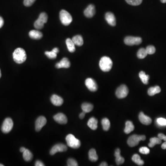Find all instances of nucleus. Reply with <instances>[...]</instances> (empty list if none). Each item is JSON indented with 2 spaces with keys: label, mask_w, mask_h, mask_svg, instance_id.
<instances>
[{
  "label": "nucleus",
  "mask_w": 166,
  "mask_h": 166,
  "mask_svg": "<svg viewBox=\"0 0 166 166\" xmlns=\"http://www.w3.org/2000/svg\"><path fill=\"white\" fill-rule=\"evenodd\" d=\"M139 120L143 124L149 125L152 122V120L150 118L144 114L143 112H140L139 114Z\"/></svg>",
  "instance_id": "obj_15"
},
{
  "label": "nucleus",
  "mask_w": 166,
  "mask_h": 166,
  "mask_svg": "<svg viewBox=\"0 0 166 166\" xmlns=\"http://www.w3.org/2000/svg\"><path fill=\"white\" fill-rule=\"evenodd\" d=\"M161 91V89L159 86H155L149 88L148 90V94L150 96H153L155 95L160 93Z\"/></svg>",
  "instance_id": "obj_22"
},
{
  "label": "nucleus",
  "mask_w": 166,
  "mask_h": 166,
  "mask_svg": "<svg viewBox=\"0 0 166 166\" xmlns=\"http://www.w3.org/2000/svg\"><path fill=\"white\" fill-rule=\"evenodd\" d=\"M36 0H24V4L26 7H30L33 5Z\"/></svg>",
  "instance_id": "obj_41"
},
{
  "label": "nucleus",
  "mask_w": 166,
  "mask_h": 166,
  "mask_svg": "<svg viewBox=\"0 0 166 166\" xmlns=\"http://www.w3.org/2000/svg\"><path fill=\"white\" fill-rule=\"evenodd\" d=\"M85 84L88 89L92 92L96 91L98 89L97 84L96 81L92 79H87L85 80Z\"/></svg>",
  "instance_id": "obj_10"
},
{
  "label": "nucleus",
  "mask_w": 166,
  "mask_h": 166,
  "mask_svg": "<svg viewBox=\"0 0 166 166\" xmlns=\"http://www.w3.org/2000/svg\"><path fill=\"white\" fill-rule=\"evenodd\" d=\"M100 166H107V163L106 162H102V163H101Z\"/></svg>",
  "instance_id": "obj_47"
},
{
  "label": "nucleus",
  "mask_w": 166,
  "mask_h": 166,
  "mask_svg": "<svg viewBox=\"0 0 166 166\" xmlns=\"http://www.w3.org/2000/svg\"><path fill=\"white\" fill-rule=\"evenodd\" d=\"M132 160L139 166H143L144 164V161L141 160L140 156L138 154H134L132 157Z\"/></svg>",
  "instance_id": "obj_29"
},
{
  "label": "nucleus",
  "mask_w": 166,
  "mask_h": 166,
  "mask_svg": "<svg viewBox=\"0 0 166 166\" xmlns=\"http://www.w3.org/2000/svg\"><path fill=\"white\" fill-rule=\"evenodd\" d=\"M67 145L69 147L73 149H78L81 145L80 140L75 138L72 134L67 135L66 138Z\"/></svg>",
  "instance_id": "obj_3"
},
{
  "label": "nucleus",
  "mask_w": 166,
  "mask_h": 166,
  "mask_svg": "<svg viewBox=\"0 0 166 166\" xmlns=\"http://www.w3.org/2000/svg\"><path fill=\"white\" fill-rule=\"evenodd\" d=\"M139 151L140 153H141V154H145V155L149 154L150 152V150L146 147H141V148H140Z\"/></svg>",
  "instance_id": "obj_39"
},
{
  "label": "nucleus",
  "mask_w": 166,
  "mask_h": 166,
  "mask_svg": "<svg viewBox=\"0 0 166 166\" xmlns=\"http://www.w3.org/2000/svg\"><path fill=\"white\" fill-rule=\"evenodd\" d=\"M158 138L160 139L163 140L165 141H166V136L162 133H159L158 135Z\"/></svg>",
  "instance_id": "obj_42"
},
{
  "label": "nucleus",
  "mask_w": 166,
  "mask_h": 166,
  "mask_svg": "<svg viewBox=\"0 0 166 166\" xmlns=\"http://www.w3.org/2000/svg\"><path fill=\"white\" fill-rule=\"evenodd\" d=\"M81 107L83 111L87 113L90 112L93 110V105L91 103L85 102L82 104Z\"/></svg>",
  "instance_id": "obj_27"
},
{
  "label": "nucleus",
  "mask_w": 166,
  "mask_h": 166,
  "mask_svg": "<svg viewBox=\"0 0 166 166\" xmlns=\"http://www.w3.org/2000/svg\"><path fill=\"white\" fill-rule=\"evenodd\" d=\"M13 126V123L12 120L10 118H7L4 120L2 127L1 131L4 133H7L11 131Z\"/></svg>",
  "instance_id": "obj_6"
},
{
  "label": "nucleus",
  "mask_w": 166,
  "mask_h": 166,
  "mask_svg": "<svg viewBox=\"0 0 166 166\" xmlns=\"http://www.w3.org/2000/svg\"><path fill=\"white\" fill-rule=\"evenodd\" d=\"M162 140L160 139L159 138L154 137V138H150V142L149 144V146L150 148H152L155 146V145H158L161 144Z\"/></svg>",
  "instance_id": "obj_30"
},
{
  "label": "nucleus",
  "mask_w": 166,
  "mask_h": 166,
  "mask_svg": "<svg viewBox=\"0 0 166 166\" xmlns=\"http://www.w3.org/2000/svg\"><path fill=\"white\" fill-rule=\"evenodd\" d=\"M105 19L108 24L114 27L116 25V19L112 13L107 12L105 14Z\"/></svg>",
  "instance_id": "obj_16"
},
{
  "label": "nucleus",
  "mask_w": 166,
  "mask_h": 166,
  "mask_svg": "<svg viewBox=\"0 0 166 166\" xmlns=\"http://www.w3.org/2000/svg\"><path fill=\"white\" fill-rule=\"evenodd\" d=\"M162 148L163 150L166 149V141H165V142L162 144Z\"/></svg>",
  "instance_id": "obj_46"
},
{
  "label": "nucleus",
  "mask_w": 166,
  "mask_h": 166,
  "mask_svg": "<svg viewBox=\"0 0 166 166\" xmlns=\"http://www.w3.org/2000/svg\"><path fill=\"white\" fill-rule=\"evenodd\" d=\"M98 121L94 117H91L90 119L87 123V125L90 129L93 130H95L97 128Z\"/></svg>",
  "instance_id": "obj_20"
},
{
  "label": "nucleus",
  "mask_w": 166,
  "mask_h": 166,
  "mask_svg": "<svg viewBox=\"0 0 166 166\" xmlns=\"http://www.w3.org/2000/svg\"><path fill=\"white\" fill-rule=\"evenodd\" d=\"M139 77L144 84H148L149 79H150L149 75H146L144 71H141L139 73Z\"/></svg>",
  "instance_id": "obj_26"
},
{
  "label": "nucleus",
  "mask_w": 166,
  "mask_h": 166,
  "mask_svg": "<svg viewBox=\"0 0 166 166\" xmlns=\"http://www.w3.org/2000/svg\"><path fill=\"white\" fill-rule=\"evenodd\" d=\"M44 24L42 23L41 22L39 21L38 19L36 20V21L35 22L34 24V25L35 28L37 29H41L43 28L44 27Z\"/></svg>",
  "instance_id": "obj_37"
},
{
  "label": "nucleus",
  "mask_w": 166,
  "mask_h": 166,
  "mask_svg": "<svg viewBox=\"0 0 166 166\" xmlns=\"http://www.w3.org/2000/svg\"><path fill=\"white\" fill-rule=\"evenodd\" d=\"M0 166H4V165L2 164H0Z\"/></svg>",
  "instance_id": "obj_51"
},
{
  "label": "nucleus",
  "mask_w": 166,
  "mask_h": 166,
  "mask_svg": "<svg viewBox=\"0 0 166 166\" xmlns=\"http://www.w3.org/2000/svg\"><path fill=\"white\" fill-rule=\"evenodd\" d=\"M112 66V61L108 57H102L100 61L99 67L103 72H109L111 69Z\"/></svg>",
  "instance_id": "obj_2"
},
{
  "label": "nucleus",
  "mask_w": 166,
  "mask_h": 166,
  "mask_svg": "<svg viewBox=\"0 0 166 166\" xmlns=\"http://www.w3.org/2000/svg\"><path fill=\"white\" fill-rule=\"evenodd\" d=\"M146 139V136L145 135H133L128 139L127 144L130 147H134L139 145L140 141H144Z\"/></svg>",
  "instance_id": "obj_4"
},
{
  "label": "nucleus",
  "mask_w": 166,
  "mask_h": 166,
  "mask_svg": "<svg viewBox=\"0 0 166 166\" xmlns=\"http://www.w3.org/2000/svg\"><path fill=\"white\" fill-rule=\"evenodd\" d=\"M60 19L62 23L65 26L69 25L73 21L71 14L65 10H62L60 11Z\"/></svg>",
  "instance_id": "obj_5"
},
{
  "label": "nucleus",
  "mask_w": 166,
  "mask_h": 166,
  "mask_svg": "<svg viewBox=\"0 0 166 166\" xmlns=\"http://www.w3.org/2000/svg\"><path fill=\"white\" fill-rule=\"evenodd\" d=\"M48 19V15L44 12L42 13H40L39 18L38 19H39V20L41 22L44 24L47 22Z\"/></svg>",
  "instance_id": "obj_33"
},
{
  "label": "nucleus",
  "mask_w": 166,
  "mask_h": 166,
  "mask_svg": "<svg viewBox=\"0 0 166 166\" xmlns=\"http://www.w3.org/2000/svg\"><path fill=\"white\" fill-rule=\"evenodd\" d=\"M72 40L75 44V45L78 46H81L84 44L83 38L80 35L75 36L73 38Z\"/></svg>",
  "instance_id": "obj_25"
},
{
  "label": "nucleus",
  "mask_w": 166,
  "mask_h": 166,
  "mask_svg": "<svg viewBox=\"0 0 166 166\" xmlns=\"http://www.w3.org/2000/svg\"><path fill=\"white\" fill-rule=\"evenodd\" d=\"M50 100L52 104L56 106H60L63 103V99L62 98L56 94L52 96Z\"/></svg>",
  "instance_id": "obj_17"
},
{
  "label": "nucleus",
  "mask_w": 166,
  "mask_h": 166,
  "mask_svg": "<svg viewBox=\"0 0 166 166\" xmlns=\"http://www.w3.org/2000/svg\"><path fill=\"white\" fill-rule=\"evenodd\" d=\"M13 56L14 62L17 64H22L27 60V54L22 48L16 49L13 52Z\"/></svg>",
  "instance_id": "obj_1"
},
{
  "label": "nucleus",
  "mask_w": 166,
  "mask_h": 166,
  "mask_svg": "<svg viewBox=\"0 0 166 166\" xmlns=\"http://www.w3.org/2000/svg\"><path fill=\"white\" fill-rule=\"evenodd\" d=\"M29 36L33 39H40L43 37V33L38 30H32L29 33Z\"/></svg>",
  "instance_id": "obj_18"
},
{
  "label": "nucleus",
  "mask_w": 166,
  "mask_h": 166,
  "mask_svg": "<svg viewBox=\"0 0 166 166\" xmlns=\"http://www.w3.org/2000/svg\"><path fill=\"white\" fill-rule=\"evenodd\" d=\"M145 49H146L147 54H149V55H152V54H154L156 52V48L153 45L148 46Z\"/></svg>",
  "instance_id": "obj_36"
},
{
  "label": "nucleus",
  "mask_w": 166,
  "mask_h": 166,
  "mask_svg": "<svg viewBox=\"0 0 166 166\" xmlns=\"http://www.w3.org/2000/svg\"><path fill=\"white\" fill-rule=\"evenodd\" d=\"M25 150H26V149H25V148H24V147H21V148H20V151L21 152H22V153H23V152H24V151H25Z\"/></svg>",
  "instance_id": "obj_48"
},
{
  "label": "nucleus",
  "mask_w": 166,
  "mask_h": 166,
  "mask_svg": "<svg viewBox=\"0 0 166 166\" xmlns=\"http://www.w3.org/2000/svg\"><path fill=\"white\" fill-rule=\"evenodd\" d=\"M89 159L90 161L95 162L97 161L98 159V156L94 149H91L89 152Z\"/></svg>",
  "instance_id": "obj_23"
},
{
  "label": "nucleus",
  "mask_w": 166,
  "mask_h": 166,
  "mask_svg": "<svg viewBox=\"0 0 166 166\" xmlns=\"http://www.w3.org/2000/svg\"><path fill=\"white\" fill-rule=\"evenodd\" d=\"M129 90L127 85L122 84L117 88L116 91V96L118 98H125L128 94Z\"/></svg>",
  "instance_id": "obj_7"
},
{
  "label": "nucleus",
  "mask_w": 166,
  "mask_h": 166,
  "mask_svg": "<svg viewBox=\"0 0 166 166\" xmlns=\"http://www.w3.org/2000/svg\"><path fill=\"white\" fill-rule=\"evenodd\" d=\"M127 3L132 6H138L141 4L142 0H126Z\"/></svg>",
  "instance_id": "obj_35"
},
{
  "label": "nucleus",
  "mask_w": 166,
  "mask_h": 166,
  "mask_svg": "<svg viewBox=\"0 0 166 166\" xmlns=\"http://www.w3.org/2000/svg\"><path fill=\"white\" fill-rule=\"evenodd\" d=\"M67 150V147L66 145L62 144H58L55 145L50 151V154L51 156L56 154L57 152H65Z\"/></svg>",
  "instance_id": "obj_9"
},
{
  "label": "nucleus",
  "mask_w": 166,
  "mask_h": 166,
  "mask_svg": "<svg viewBox=\"0 0 166 166\" xmlns=\"http://www.w3.org/2000/svg\"><path fill=\"white\" fill-rule=\"evenodd\" d=\"M157 122L160 126H166V120L165 119L162 118L157 119Z\"/></svg>",
  "instance_id": "obj_40"
},
{
  "label": "nucleus",
  "mask_w": 166,
  "mask_h": 166,
  "mask_svg": "<svg viewBox=\"0 0 166 166\" xmlns=\"http://www.w3.org/2000/svg\"><path fill=\"white\" fill-rule=\"evenodd\" d=\"M1 76V69H0V78Z\"/></svg>",
  "instance_id": "obj_50"
},
{
  "label": "nucleus",
  "mask_w": 166,
  "mask_h": 166,
  "mask_svg": "<svg viewBox=\"0 0 166 166\" xmlns=\"http://www.w3.org/2000/svg\"><path fill=\"white\" fill-rule=\"evenodd\" d=\"M47 123L46 118L43 116L39 117L35 122L36 131L39 132L45 125Z\"/></svg>",
  "instance_id": "obj_11"
},
{
  "label": "nucleus",
  "mask_w": 166,
  "mask_h": 166,
  "mask_svg": "<svg viewBox=\"0 0 166 166\" xmlns=\"http://www.w3.org/2000/svg\"><path fill=\"white\" fill-rule=\"evenodd\" d=\"M54 119L60 124H66L67 122V119L66 115L62 113H59L55 115L54 116Z\"/></svg>",
  "instance_id": "obj_12"
},
{
  "label": "nucleus",
  "mask_w": 166,
  "mask_h": 166,
  "mask_svg": "<svg viewBox=\"0 0 166 166\" xmlns=\"http://www.w3.org/2000/svg\"><path fill=\"white\" fill-rule=\"evenodd\" d=\"M67 164L68 166H78V164L75 159L70 158L67 160Z\"/></svg>",
  "instance_id": "obj_38"
},
{
  "label": "nucleus",
  "mask_w": 166,
  "mask_h": 166,
  "mask_svg": "<svg viewBox=\"0 0 166 166\" xmlns=\"http://www.w3.org/2000/svg\"><path fill=\"white\" fill-rule=\"evenodd\" d=\"M23 156L24 161L27 162H30L33 158V155L29 150L26 149L25 151L23 153Z\"/></svg>",
  "instance_id": "obj_28"
},
{
  "label": "nucleus",
  "mask_w": 166,
  "mask_h": 166,
  "mask_svg": "<svg viewBox=\"0 0 166 166\" xmlns=\"http://www.w3.org/2000/svg\"><path fill=\"white\" fill-rule=\"evenodd\" d=\"M102 124L103 129L104 131H107L110 129V123L108 119H103L102 121Z\"/></svg>",
  "instance_id": "obj_31"
},
{
  "label": "nucleus",
  "mask_w": 166,
  "mask_h": 166,
  "mask_svg": "<svg viewBox=\"0 0 166 166\" xmlns=\"http://www.w3.org/2000/svg\"><path fill=\"white\" fill-rule=\"evenodd\" d=\"M161 1L162 3H166V0H161Z\"/></svg>",
  "instance_id": "obj_49"
},
{
  "label": "nucleus",
  "mask_w": 166,
  "mask_h": 166,
  "mask_svg": "<svg viewBox=\"0 0 166 166\" xmlns=\"http://www.w3.org/2000/svg\"><path fill=\"white\" fill-rule=\"evenodd\" d=\"M57 53H56L53 50L51 51L45 52V55L47 56V57L50 59H56L57 57Z\"/></svg>",
  "instance_id": "obj_34"
},
{
  "label": "nucleus",
  "mask_w": 166,
  "mask_h": 166,
  "mask_svg": "<svg viewBox=\"0 0 166 166\" xmlns=\"http://www.w3.org/2000/svg\"><path fill=\"white\" fill-rule=\"evenodd\" d=\"M142 42V39L140 37L128 36L126 37L124 39V44L130 46L134 45H138L141 44Z\"/></svg>",
  "instance_id": "obj_8"
},
{
  "label": "nucleus",
  "mask_w": 166,
  "mask_h": 166,
  "mask_svg": "<svg viewBox=\"0 0 166 166\" xmlns=\"http://www.w3.org/2000/svg\"><path fill=\"white\" fill-rule=\"evenodd\" d=\"M96 13V9L94 5L90 4L89 5L84 11V14L87 18H92Z\"/></svg>",
  "instance_id": "obj_13"
},
{
  "label": "nucleus",
  "mask_w": 166,
  "mask_h": 166,
  "mask_svg": "<svg viewBox=\"0 0 166 166\" xmlns=\"http://www.w3.org/2000/svg\"><path fill=\"white\" fill-rule=\"evenodd\" d=\"M115 156H116V162L117 165H120L124 162V159L121 156V150L117 149L115 151Z\"/></svg>",
  "instance_id": "obj_19"
},
{
  "label": "nucleus",
  "mask_w": 166,
  "mask_h": 166,
  "mask_svg": "<svg viewBox=\"0 0 166 166\" xmlns=\"http://www.w3.org/2000/svg\"><path fill=\"white\" fill-rule=\"evenodd\" d=\"M3 24H4V20L2 17L0 16V28L3 27Z\"/></svg>",
  "instance_id": "obj_44"
},
{
  "label": "nucleus",
  "mask_w": 166,
  "mask_h": 166,
  "mask_svg": "<svg viewBox=\"0 0 166 166\" xmlns=\"http://www.w3.org/2000/svg\"><path fill=\"white\" fill-rule=\"evenodd\" d=\"M147 55L148 54H147L146 49H144V48L140 49L137 53V56L139 59H144L146 57Z\"/></svg>",
  "instance_id": "obj_32"
},
{
  "label": "nucleus",
  "mask_w": 166,
  "mask_h": 166,
  "mask_svg": "<svg viewBox=\"0 0 166 166\" xmlns=\"http://www.w3.org/2000/svg\"><path fill=\"white\" fill-rule=\"evenodd\" d=\"M71 66L70 61L67 58H63L58 63H57L56 65V67L57 68H68Z\"/></svg>",
  "instance_id": "obj_14"
},
{
  "label": "nucleus",
  "mask_w": 166,
  "mask_h": 166,
  "mask_svg": "<svg viewBox=\"0 0 166 166\" xmlns=\"http://www.w3.org/2000/svg\"><path fill=\"white\" fill-rule=\"evenodd\" d=\"M66 44H67V47L69 51L71 53H73L75 51V44L73 43V41L71 39L68 38L66 39Z\"/></svg>",
  "instance_id": "obj_21"
},
{
  "label": "nucleus",
  "mask_w": 166,
  "mask_h": 166,
  "mask_svg": "<svg viewBox=\"0 0 166 166\" xmlns=\"http://www.w3.org/2000/svg\"><path fill=\"white\" fill-rule=\"evenodd\" d=\"M134 129V126L133 123L131 121H127L126 123V127L124 129L125 133L129 134Z\"/></svg>",
  "instance_id": "obj_24"
},
{
  "label": "nucleus",
  "mask_w": 166,
  "mask_h": 166,
  "mask_svg": "<svg viewBox=\"0 0 166 166\" xmlns=\"http://www.w3.org/2000/svg\"><path fill=\"white\" fill-rule=\"evenodd\" d=\"M36 166H44L45 165L43 162H42L41 161H39V160H38L36 162L35 164Z\"/></svg>",
  "instance_id": "obj_43"
},
{
  "label": "nucleus",
  "mask_w": 166,
  "mask_h": 166,
  "mask_svg": "<svg viewBox=\"0 0 166 166\" xmlns=\"http://www.w3.org/2000/svg\"><path fill=\"white\" fill-rule=\"evenodd\" d=\"M85 113H86L84 111L82 112L81 113H80V115H79V118L80 119H83L84 118V116H85Z\"/></svg>",
  "instance_id": "obj_45"
}]
</instances>
